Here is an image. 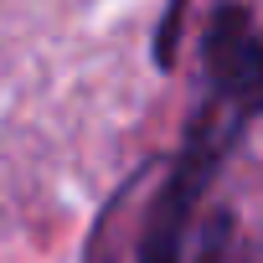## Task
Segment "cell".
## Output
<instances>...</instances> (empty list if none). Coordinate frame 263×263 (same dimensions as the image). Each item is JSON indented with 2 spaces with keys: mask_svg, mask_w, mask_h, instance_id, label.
I'll list each match as a JSON object with an SVG mask.
<instances>
[{
  "mask_svg": "<svg viewBox=\"0 0 263 263\" xmlns=\"http://www.w3.org/2000/svg\"><path fill=\"white\" fill-rule=\"evenodd\" d=\"M263 108L242 103V98H227L217 88L201 93V103L191 108V124H186V140H181V155L165 176V186L155 191V206H150V222H145V237H140V258L135 263H186V237H191V217L212 186V176L222 171L227 150L242 140V129L258 119Z\"/></svg>",
  "mask_w": 263,
  "mask_h": 263,
  "instance_id": "cell-1",
  "label": "cell"
},
{
  "mask_svg": "<svg viewBox=\"0 0 263 263\" xmlns=\"http://www.w3.org/2000/svg\"><path fill=\"white\" fill-rule=\"evenodd\" d=\"M201 67H206V88L263 108V31H258L248 6L222 0V6L206 16Z\"/></svg>",
  "mask_w": 263,
  "mask_h": 263,
  "instance_id": "cell-2",
  "label": "cell"
},
{
  "mask_svg": "<svg viewBox=\"0 0 263 263\" xmlns=\"http://www.w3.org/2000/svg\"><path fill=\"white\" fill-rule=\"evenodd\" d=\"M181 21H186V0H165V11L155 21V42H150V57L160 72L176 67V52H181Z\"/></svg>",
  "mask_w": 263,
  "mask_h": 263,
  "instance_id": "cell-3",
  "label": "cell"
}]
</instances>
